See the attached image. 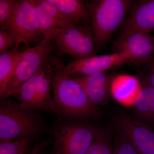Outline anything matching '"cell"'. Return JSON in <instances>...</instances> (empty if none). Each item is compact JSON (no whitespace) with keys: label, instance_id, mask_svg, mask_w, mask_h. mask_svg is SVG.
<instances>
[{"label":"cell","instance_id":"cell-1","mask_svg":"<svg viewBox=\"0 0 154 154\" xmlns=\"http://www.w3.org/2000/svg\"><path fill=\"white\" fill-rule=\"evenodd\" d=\"M48 60L52 67V94L56 115L72 120L98 116L99 107L90 102L80 83L66 73L63 60L51 54Z\"/></svg>","mask_w":154,"mask_h":154},{"label":"cell","instance_id":"cell-2","mask_svg":"<svg viewBox=\"0 0 154 154\" xmlns=\"http://www.w3.org/2000/svg\"><path fill=\"white\" fill-rule=\"evenodd\" d=\"M36 110L24 108L12 97L0 102V142L33 138L44 132L47 125Z\"/></svg>","mask_w":154,"mask_h":154},{"label":"cell","instance_id":"cell-3","mask_svg":"<svg viewBox=\"0 0 154 154\" xmlns=\"http://www.w3.org/2000/svg\"><path fill=\"white\" fill-rule=\"evenodd\" d=\"M86 4L95 47L102 48L123 22L131 2L128 0H96L86 2Z\"/></svg>","mask_w":154,"mask_h":154},{"label":"cell","instance_id":"cell-4","mask_svg":"<svg viewBox=\"0 0 154 154\" xmlns=\"http://www.w3.org/2000/svg\"><path fill=\"white\" fill-rule=\"evenodd\" d=\"M52 73V66L48 59L41 68L10 97L16 99L24 108L43 110L56 115L51 94Z\"/></svg>","mask_w":154,"mask_h":154},{"label":"cell","instance_id":"cell-5","mask_svg":"<svg viewBox=\"0 0 154 154\" xmlns=\"http://www.w3.org/2000/svg\"><path fill=\"white\" fill-rule=\"evenodd\" d=\"M52 126L54 154H86L92 143L96 126L59 116Z\"/></svg>","mask_w":154,"mask_h":154},{"label":"cell","instance_id":"cell-6","mask_svg":"<svg viewBox=\"0 0 154 154\" xmlns=\"http://www.w3.org/2000/svg\"><path fill=\"white\" fill-rule=\"evenodd\" d=\"M50 38L60 54L75 60L96 56L94 34L91 24H82L66 29L56 28Z\"/></svg>","mask_w":154,"mask_h":154},{"label":"cell","instance_id":"cell-7","mask_svg":"<svg viewBox=\"0 0 154 154\" xmlns=\"http://www.w3.org/2000/svg\"><path fill=\"white\" fill-rule=\"evenodd\" d=\"M7 29L17 47L23 43L27 48H30L44 38L31 0H16L7 23Z\"/></svg>","mask_w":154,"mask_h":154},{"label":"cell","instance_id":"cell-8","mask_svg":"<svg viewBox=\"0 0 154 154\" xmlns=\"http://www.w3.org/2000/svg\"><path fill=\"white\" fill-rule=\"evenodd\" d=\"M55 49L54 41L45 38L35 46L27 48L25 54L13 72L1 100L10 97L23 83L34 75Z\"/></svg>","mask_w":154,"mask_h":154},{"label":"cell","instance_id":"cell-9","mask_svg":"<svg viewBox=\"0 0 154 154\" xmlns=\"http://www.w3.org/2000/svg\"><path fill=\"white\" fill-rule=\"evenodd\" d=\"M128 62H131V57L124 52L94 56L69 62L66 65L65 72L73 78L85 76L104 72L108 69L119 66Z\"/></svg>","mask_w":154,"mask_h":154},{"label":"cell","instance_id":"cell-10","mask_svg":"<svg viewBox=\"0 0 154 154\" xmlns=\"http://www.w3.org/2000/svg\"><path fill=\"white\" fill-rule=\"evenodd\" d=\"M115 129L126 136L140 154H154V132L125 113L115 118Z\"/></svg>","mask_w":154,"mask_h":154},{"label":"cell","instance_id":"cell-11","mask_svg":"<svg viewBox=\"0 0 154 154\" xmlns=\"http://www.w3.org/2000/svg\"><path fill=\"white\" fill-rule=\"evenodd\" d=\"M130 8L129 15L124 21L120 36L116 42L137 32L149 33L154 30V0L137 1Z\"/></svg>","mask_w":154,"mask_h":154},{"label":"cell","instance_id":"cell-12","mask_svg":"<svg viewBox=\"0 0 154 154\" xmlns=\"http://www.w3.org/2000/svg\"><path fill=\"white\" fill-rule=\"evenodd\" d=\"M115 45L119 52L130 55L131 62L139 63L149 61L154 54V38L146 32L133 33L122 41L115 42Z\"/></svg>","mask_w":154,"mask_h":154},{"label":"cell","instance_id":"cell-13","mask_svg":"<svg viewBox=\"0 0 154 154\" xmlns=\"http://www.w3.org/2000/svg\"><path fill=\"white\" fill-rule=\"evenodd\" d=\"M142 88L137 78L126 75L115 77L110 86V93L116 101L127 107L134 105Z\"/></svg>","mask_w":154,"mask_h":154},{"label":"cell","instance_id":"cell-14","mask_svg":"<svg viewBox=\"0 0 154 154\" xmlns=\"http://www.w3.org/2000/svg\"><path fill=\"white\" fill-rule=\"evenodd\" d=\"M74 78L82 85L93 105L99 107L107 102L111 82L104 72Z\"/></svg>","mask_w":154,"mask_h":154},{"label":"cell","instance_id":"cell-15","mask_svg":"<svg viewBox=\"0 0 154 154\" xmlns=\"http://www.w3.org/2000/svg\"><path fill=\"white\" fill-rule=\"evenodd\" d=\"M14 46L0 54V98L6 91L7 85L19 62L26 52Z\"/></svg>","mask_w":154,"mask_h":154},{"label":"cell","instance_id":"cell-16","mask_svg":"<svg viewBox=\"0 0 154 154\" xmlns=\"http://www.w3.org/2000/svg\"><path fill=\"white\" fill-rule=\"evenodd\" d=\"M63 14L80 24H91L86 2L81 0H47Z\"/></svg>","mask_w":154,"mask_h":154},{"label":"cell","instance_id":"cell-17","mask_svg":"<svg viewBox=\"0 0 154 154\" xmlns=\"http://www.w3.org/2000/svg\"><path fill=\"white\" fill-rule=\"evenodd\" d=\"M134 105L141 117L154 122V88L150 84L142 87Z\"/></svg>","mask_w":154,"mask_h":154},{"label":"cell","instance_id":"cell-18","mask_svg":"<svg viewBox=\"0 0 154 154\" xmlns=\"http://www.w3.org/2000/svg\"><path fill=\"white\" fill-rule=\"evenodd\" d=\"M112 133L96 127L94 140L86 154H113Z\"/></svg>","mask_w":154,"mask_h":154},{"label":"cell","instance_id":"cell-19","mask_svg":"<svg viewBox=\"0 0 154 154\" xmlns=\"http://www.w3.org/2000/svg\"><path fill=\"white\" fill-rule=\"evenodd\" d=\"M35 2L48 14L56 28L66 29L79 25L58 10L55 6L48 2L47 0H35Z\"/></svg>","mask_w":154,"mask_h":154},{"label":"cell","instance_id":"cell-20","mask_svg":"<svg viewBox=\"0 0 154 154\" xmlns=\"http://www.w3.org/2000/svg\"><path fill=\"white\" fill-rule=\"evenodd\" d=\"M32 139L0 142V154H29Z\"/></svg>","mask_w":154,"mask_h":154},{"label":"cell","instance_id":"cell-21","mask_svg":"<svg viewBox=\"0 0 154 154\" xmlns=\"http://www.w3.org/2000/svg\"><path fill=\"white\" fill-rule=\"evenodd\" d=\"M113 154H140L126 136L118 130L113 132Z\"/></svg>","mask_w":154,"mask_h":154},{"label":"cell","instance_id":"cell-22","mask_svg":"<svg viewBox=\"0 0 154 154\" xmlns=\"http://www.w3.org/2000/svg\"><path fill=\"white\" fill-rule=\"evenodd\" d=\"M31 1L34 6L36 19L42 33L44 36V38L50 39L51 34L56 28L55 25L48 14L38 5L35 2V0Z\"/></svg>","mask_w":154,"mask_h":154},{"label":"cell","instance_id":"cell-23","mask_svg":"<svg viewBox=\"0 0 154 154\" xmlns=\"http://www.w3.org/2000/svg\"><path fill=\"white\" fill-rule=\"evenodd\" d=\"M16 0H0V29L8 32L7 23Z\"/></svg>","mask_w":154,"mask_h":154},{"label":"cell","instance_id":"cell-24","mask_svg":"<svg viewBox=\"0 0 154 154\" xmlns=\"http://www.w3.org/2000/svg\"><path fill=\"white\" fill-rule=\"evenodd\" d=\"M16 45L13 36L8 32L0 29V53L6 52Z\"/></svg>","mask_w":154,"mask_h":154},{"label":"cell","instance_id":"cell-25","mask_svg":"<svg viewBox=\"0 0 154 154\" xmlns=\"http://www.w3.org/2000/svg\"><path fill=\"white\" fill-rule=\"evenodd\" d=\"M53 143L52 138L50 137L45 140L37 139L29 154H54V153L46 151V147Z\"/></svg>","mask_w":154,"mask_h":154},{"label":"cell","instance_id":"cell-26","mask_svg":"<svg viewBox=\"0 0 154 154\" xmlns=\"http://www.w3.org/2000/svg\"><path fill=\"white\" fill-rule=\"evenodd\" d=\"M150 84L154 88V64L152 66L150 76Z\"/></svg>","mask_w":154,"mask_h":154}]
</instances>
